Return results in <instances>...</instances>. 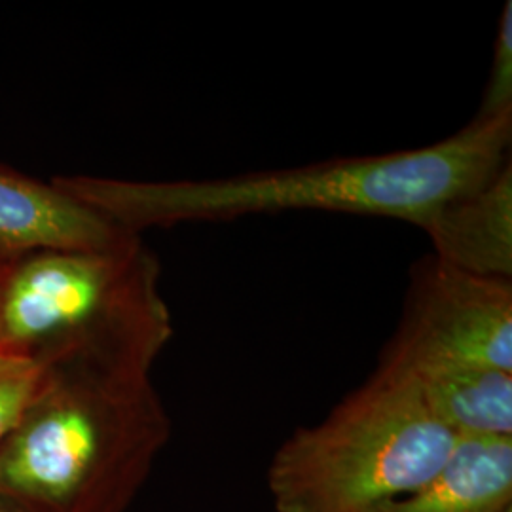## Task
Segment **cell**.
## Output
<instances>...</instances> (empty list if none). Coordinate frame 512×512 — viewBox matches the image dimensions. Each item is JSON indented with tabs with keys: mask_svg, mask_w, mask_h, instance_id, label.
Masks as SVG:
<instances>
[{
	"mask_svg": "<svg viewBox=\"0 0 512 512\" xmlns=\"http://www.w3.org/2000/svg\"><path fill=\"white\" fill-rule=\"evenodd\" d=\"M512 116L475 118L427 147L336 158L215 179L131 181L57 175L63 192L129 234L186 222L294 211L348 213L420 226L439 205L488 183L511 162Z\"/></svg>",
	"mask_w": 512,
	"mask_h": 512,
	"instance_id": "obj_1",
	"label": "cell"
},
{
	"mask_svg": "<svg viewBox=\"0 0 512 512\" xmlns=\"http://www.w3.org/2000/svg\"><path fill=\"white\" fill-rule=\"evenodd\" d=\"M169 437L150 366L44 368L0 442V490L35 512H126Z\"/></svg>",
	"mask_w": 512,
	"mask_h": 512,
	"instance_id": "obj_2",
	"label": "cell"
},
{
	"mask_svg": "<svg viewBox=\"0 0 512 512\" xmlns=\"http://www.w3.org/2000/svg\"><path fill=\"white\" fill-rule=\"evenodd\" d=\"M173 338L160 262L141 236L110 249L0 258V357L154 366Z\"/></svg>",
	"mask_w": 512,
	"mask_h": 512,
	"instance_id": "obj_3",
	"label": "cell"
},
{
	"mask_svg": "<svg viewBox=\"0 0 512 512\" xmlns=\"http://www.w3.org/2000/svg\"><path fill=\"white\" fill-rule=\"evenodd\" d=\"M458 440L412 378L380 361L325 420L279 446L268 469L275 512H372L437 475Z\"/></svg>",
	"mask_w": 512,
	"mask_h": 512,
	"instance_id": "obj_4",
	"label": "cell"
},
{
	"mask_svg": "<svg viewBox=\"0 0 512 512\" xmlns=\"http://www.w3.org/2000/svg\"><path fill=\"white\" fill-rule=\"evenodd\" d=\"M382 357L512 372V281L423 258L412 268L403 317Z\"/></svg>",
	"mask_w": 512,
	"mask_h": 512,
	"instance_id": "obj_5",
	"label": "cell"
},
{
	"mask_svg": "<svg viewBox=\"0 0 512 512\" xmlns=\"http://www.w3.org/2000/svg\"><path fill=\"white\" fill-rule=\"evenodd\" d=\"M137 238L54 181L0 164V255L33 249H110Z\"/></svg>",
	"mask_w": 512,
	"mask_h": 512,
	"instance_id": "obj_6",
	"label": "cell"
},
{
	"mask_svg": "<svg viewBox=\"0 0 512 512\" xmlns=\"http://www.w3.org/2000/svg\"><path fill=\"white\" fill-rule=\"evenodd\" d=\"M418 228L440 262L512 281V162L488 183L439 205Z\"/></svg>",
	"mask_w": 512,
	"mask_h": 512,
	"instance_id": "obj_7",
	"label": "cell"
},
{
	"mask_svg": "<svg viewBox=\"0 0 512 512\" xmlns=\"http://www.w3.org/2000/svg\"><path fill=\"white\" fill-rule=\"evenodd\" d=\"M433 416L458 439H512V372L482 366L404 365Z\"/></svg>",
	"mask_w": 512,
	"mask_h": 512,
	"instance_id": "obj_8",
	"label": "cell"
},
{
	"mask_svg": "<svg viewBox=\"0 0 512 512\" xmlns=\"http://www.w3.org/2000/svg\"><path fill=\"white\" fill-rule=\"evenodd\" d=\"M372 512H512V439H459L437 475Z\"/></svg>",
	"mask_w": 512,
	"mask_h": 512,
	"instance_id": "obj_9",
	"label": "cell"
},
{
	"mask_svg": "<svg viewBox=\"0 0 512 512\" xmlns=\"http://www.w3.org/2000/svg\"><path fill=\"white\" fill-rule=\"evenodd\" d=\"M512 116V2L501 10L488 82L475 118L494 120Z\"/></svg>",
	"mask_w": 512,
	"mask_h": 512,
	"instance_id": "obj_10",
	"label": "cell"
},
{
	"mask_svg": "<svg viewBox=\"0 0 512 512\" xmlns=\"http://www.w3.org/2000/svg\"><path fill=\"white\" fill-rule=\"evenodd\" d=\"M40 368L33 363L0 357V442L16 425L21 410L38 382Z\"/></svg>",
	"mask_w": 512,
	"mask_h": 512,
	"instance_id": "obj_11",
	"label": "cell"
},
{
	"mask_svg": "<svg viewBox=\"0 0 512 512\" xmlns=\"http://www.w3.org/2000/svg\"><path fill=\"white\" fill-rule=\"evenodd\" d=\"M0 512H35L29 509L25 503H21L16 497L0 490Z\"/></svg>",
	"mask_w": 512,
	"mask_h": 512,
	"instance_id": "obj_12",
	"label": "cell"
},
{
	"mask_svg": "<svg viewBox=\"0 0 512 512\" xmlns=\"http://www.w3.org/2000/svg\"><path fill=\"white\" fill-rule=\"evenodd\" d=\"M0 258H2V255H0Z\"/></svg>",
	"mask_w": 512,
	"mask_h": 512,
	"instance_id": "obj_13",
	"label": "cell"
}]
</instances>
